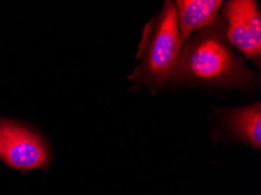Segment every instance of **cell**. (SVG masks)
<instances>
[{"mask_svg":"<svg viewBox=\"0 0 261 195\" xmlns=\"http://www.w3.org/2000/svg\"><path fill=\"white\" fill-rule=\"evenodd\" d=\"M221 22L223 20L218 19L184 43L170 77L172 85L246 87L256 81L258 76L227 42Z\"/></svg>","mask_w":261,"mask_h":195,"instance_id":"cell-1","label":"cell"},{"mask_svg":"<svg viewBox=\"0 0 261 195\" xmlns=\"http://www.w3.org/2000/svg\"><path fill=\"white\" fill-rule=\"evenodd\" d=\"M180 49L175 4L167 2L148 33L140 65L129 76L135 88L161 89L170 81Z\"/></svg>","mask_w":261,"mask_h":195,"instance_id":"cell-2","label":"cell"},{"mask_svg":"<svg viewBox=\"0 0 261 195\" xmlns=\"http://www.w3.org/2000/svg\"><path fill=\"white\" fill-rule=\"evenodd\" d=\"M225 37L231 47L260 66L261 14L256 2L233 0L224 4Z\"/></svg>","mask_w":261,"mask_h":195,"instance_id":"cell-3","label":"cell"},{"mask_svg":"<svg viewBox=\"0 0 261 195\" xmlns=\"http://www.w3.org/2000/svg\"><path fill=\"white\" fill-rule=\"evenodd\" d=\"M0 159L15 170L31 171L48 164V150L40 137L11 121L0 119Z\"/></svg>","mask_w":261,"mask_h":195,"instance_id":"cell-4","label":"cell"},{"mask_svg":"<svg viewBox=\"0 0 261 195\" xmlns=\"http://www.w3.org/2000/svg\"><path fill=\"white\" fill-rule=\"evenodd\" d=\"M220 0H178L175 4L178 37L183 46L195 33L206 29L219 19Z\"/></svg>","mask_w":261,"mask_h":195,"instance_id":"cell-5","label":"cell"},{"mask_svg":"<svg viewBox=\"0 0 261 195\" xmlns=\"http://www.w3.org/2000/svg\"><path fill=\"white\" fill-rule=\"evenodd\" d=\"M219 117L232 136L256 149L261 146V104L219 110Z\"/></svg>","mask_w":261,"mask_h":195,"instance_id":"cell-6","label":"cell"}]
</instances>
